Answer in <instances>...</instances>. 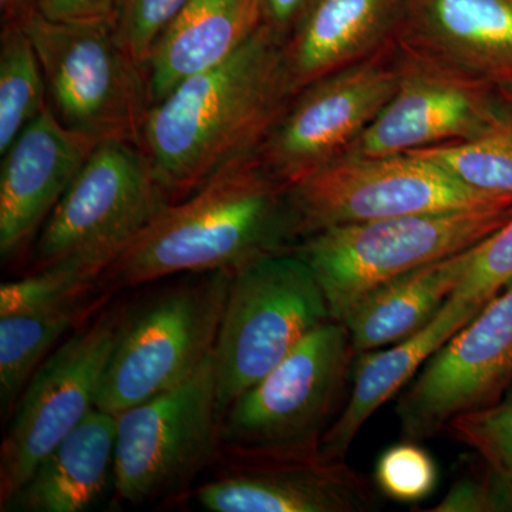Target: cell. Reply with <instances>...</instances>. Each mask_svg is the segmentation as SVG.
I'll use <instances>...</instances> for the list:
<instances>
[{"label":"cell","mask_w":512,"mask_h":512,"mask_svg":"<svg viewBox=\"0 0 512 512\" xmlns=\"http://www.w3.org/2000/svg\"><path fill=\"white\" fill-rule=\"evenodd\" d=\"M285 40L264 22L234 55L148 109L141 148L171 201L255 156L295 97Z\"/></svg>","instance_id":"cell-1"},{"label":"cell","mask_w":512,"mask_h":512,"mask_svg":"<svg viewBox=\"0 0 512 512\" xmlns=\"http://www.w3.org/2000/svg\"><path fill=\"white\" fill-rule=\"evenodd\" d=\"M299 241L288 185L251 156L171 202L101 272L99 291L133 288L184 272L235 271Z\"/></svg>","instance_id":"cell-2"},{"label":"cell","mask_w":512,"mask_h":512,"mask_svg":"<svg viewBox=\"0 0 512 512\" xmlns=\"http://www.w3.org/2000/svg\"><path fill=\"white\" fill-rule=\"evenodd\" d=\"M512 217V201L339 225L293 247L315 272L333 320L387 282L474 247Z\"/></svg>","instance_id":"cell-3"},{"label":"cell","mask_w":512,"mask_h":512,"mask_svg":"<svg viewBox=\"0 0 512 512\" xmlns=\"http://www.w3.org/2000/svg\"><path fill=\"white\" fill-rule=\"evenodd\" d=\"M329 320L318 278L293 248L232 271L214 348L221 419L237 397Z\"/></svg>","instance_id":"cell-4"},{"label":"cell","mask_w":512,"mask_h":512,"mask_svg":"<svg viewBox=\"0 0 512 512\" xmlns=\"http://www.w3.org/2000/svg\"><path fill=\"white\" fill-rule=\"evenodd\" d=\"M171 202L141 146L100 141L40 229L35 271L77 264L101 275Z\"/></svg>","instance_id":"cell-5"},{"label":"cell","mask_w":512,"mask_h":512,"mask_svg":"<svg viewBox=\"0 0 512 512\" xmlns=\"http://www.w3.org/2000/svg\"><path fill=\"white\" fill-rule=\"evenodd\" d=\"M18 20L39 56L57 119L99 143L117 138L141 146L150 109L146 70L120 45L113 20L52 22L35 9Z\"/></svg>","instance_id":"cell-6"},{"label":"cell","mask_w":512,"mask_h":512,"mask_svg":"<svg viewBox=\"0 0 512 512\" xmlns=\"http://www.w3.org/2000/svg\"><path fill=\"white\" fill-rule=\"evenodd\" d=\"M356 353L348 328L329 320L312 330L221 419L225 451L320 447L343 410Z\"/></svg>","instance_id":"cell-7"},{"label":"cell","mask_w":512,"mask_h":512,"mask_svg":"<svg viewBox=\"0 0 512 512\" xmlns=\"http://www.w3.org/2000/svg\"><path fill=\"white\" fill-rule=\"evenodd\" d=\"M232 271L204 274L128 312L96 407L124 412L190 379L214 353Z\"/></svg>","instance_id":"cell-8"},{"label":"cell","mask_w":512,"mask_h":512,"mask_svg":"<svg viewBox=\"0 0 512 512\" xmlns=\"http://www.w3.org/2000/svg\"><path fill=\"white\" fill-rule=\"evenodd\" d=\"M116 419L117 500L141 505L180 494L222 450L214 353L190 379Z\"/></svg>","instance_id":"cell-9"},{"label":"cell","mask_w":512,"mask_h":512,"mask_svg":"<svg viewBox=\"0 0 512 512\" xmlns=\"http://www.w3.org/2000/svg\"><path fill=\"white\" fill-rule=\"evenodd\" d=\"M289 195L301 241L339 225L512 201V195L461 183L439 164L414 154L342 157L291 185Z\"/></svg>","instance_id":"cell-10"},{"label":"cell","mask_w":512,"mask_h":512,"mask_svg":"<svg viewBox=\"0 0 512 512\" xmlns=\"http://www.w3.org/2000/svg\"><path fill=\"white\" fill-rule=\"evenodd\" d=\"M403 74L402 52L390 42L309 84L293 97L255 156L288 187L305 180L349 153L396 96Z\"/></svg>","instance_id":"cell-11"},{"label":"cell","mask_w":512,"mask_h":512,"mask_svg":"<svg viewBox=\"0 0 512 512\" xmlns=\"http://www.w3.org/2000/svg\"><path fill=\"white\" fill-rule=\"evenodd\" d=\"M127 313L119 306L84 323L30 377L0 448V507L96 407Z\"/></svg>","instance_id":"cell-12"},{"label":"cell","mask_w":512,"mask_h":512,"mask_svg":"<svg viewBox=\"0 0 512 512\" xmlns=\"http://www.w3.org/2000/svg\"><path fill=\"white\" fill-rule=\"evenodd\" d=\"M512 390V281L447 340L397 399L404 439H431Z\"/></svg>","instance_id":"cell-13"},{"label":"cell","mask_w":512,"mask_h":512,"mask_svg":"<svg viewBox=\"0 0 512 512\" xmlns=\"http://www.w3.org/2000/svg\"><path fill=\"white\" fill-rule=\"evenodd\" d=\"M224 470L195 490L211 512H369L380 500L346 460L320 447L225 451Z\"/></svg>","instance_id":"cell-14"},{"label":"cell","mask_w":512,"mask_h":512,"mask_svg":"<svg viewBox=\"0 0 512 512\" xmlns=\"http://www.w3.org/2000/svg\"><path fill=\"white\" fill-rule=\"evenodd\" d=\"M403 59L396 96L346 156H394L464 143L484 136L503 119L512 86L483 82L404 55Z\"/></svg>","instance_id":"cell-15"},{"label":"cell","mask_w":512,"mask_h":512,"mask_svg":"<svg viewBox=\"0 0 512 512\" xmlns=\"http://www.w3.org/2000/svg\"><path fill=\"white\" fill-rule=\"evenodd\" d=\"M99 272L77 264L39 269L0 286V407L12 416L37 367L99 291Z\"/></svg>","instance_id":"cell-16"},{"label":"cell","mask_w":512,"mask_h":512,"mask_svg":"<svg viewBox=\"0 0 512 512\" xmlns=\"http://www.w3.org/2000/svg\"><path fill=\"white\" fill-rule=\"evenodd\" d=\"M393 42L414 62L512 86V0H403Z\"/></svg>","instance_id":"cell-17"},{"label":"cell","mask_w":512,"mask_h":512,"mask_svg":"<svg viewBox=\"0 0 512 512\" xmlns=\"http://www.w3.org/2000/svg\"><path fill=\"white\" fill-rule=\"evenodd\" d=\"M99 141L64 126L50 109L23 128L0 170V256L15 258L55 210Z\"/></svg>","instance_id":"cell-18"},{"label":"cell","mask_w":512,"mask_h":512,"mask_svg":"<svg viewBox=\"0 0 512 512\" xmlns=\"http://www.w3.org/2000/svg\"><path fill=\"white\" fill-rule=\"evenodd\" d=\"M403 0H313L285 40L293 96L393 42Z\"/></svg>","instance_id":"cell-19"},{"label":"cell","mask_w":512,"mask_h":512,"mask_svg":"<svg viewBox=\"0 0 512 512\" xmlns=\"http://www.w3.org/2000/svg\"><path fill=\"white\" fill-rule=\"evenodd\" d=\"M483 309V305L453 295L436 318L419 332L394 343L392 348L356 356L349 400L320 441V450L330 458L346 460L366 421L384 403L402 393L427 360Z\"/></svg>","instance_id":"cell-20"},{"label":"cell","mask_w":512,"mask_h":512,"mask_svg":"<svg viewBox=\"0 0 512 512\" xmlns=\"http://www.w3.org/2000/svg\"><path fill=\"white\" fill-rule=\"evenodd\" d=\"M117 419L94 407L33 471L2 511L84 512L114 485Z\"/></svg>","instance_id":"cell-21"},{"label":"cell","mask_w":512,"mask_h":512,"mask_svg":"<svg viewBox=\"0 0 512 512\" xmlns=\"http://www.w3.org/2000/svg\"><path fill=\"white\" fill-rule=\"evenodd\" d=\"M264 22L262 0H188L148 60L150 107L188 77L234 55Z\"/></svg>","instance_id":"cell-22"},{"label":"cell","mask_w":512,"mask_h":512,"mask_svg":"<svg viewBox=\"0 0 512 512\" xmlns=\"http://www.w3.org/2000/svg\"><path fill=\"white\" fill-rule=\"evenodd\" d=\"M467 249L366 295L342 320L356 356L402 342L436 318L466 275Z\"/></svg>","instance_id":"cell-23"},{"label":"cell","mask_w":512,"mask_h":512,"mask_svg":"<svg viewBox=\"0 0 512 512\" xmlns=\"http://www.w3.org/2000/svg\"><path fill=\"white\" fill-rule=\"evenodd\" d=\"M47 106L42 64L22 20H8L0 39V154Z\"/></svg>","instance_id":"cell-24"},{"label":"cell","mask_w":512,"mask_h":512,"mask_svg":"<svg viewBox=\"0 0 512 512\" xmlns=\"http://www.w3.org/2000/svg\"><path fill=\"white\" fill-rule=\"evenodd\" d=\"M406 154L439 164L477 190L512 195V97L503 119L484 136Z\"/></svg>","instance_id":"cell-25"},{"label":"cell","mask_w":512,"mask_h":512,"mask_svg":"<svg viewBox=\"0 0 512 512\" xmlns=\"http://www.w3.org/2000/svg\"><path fill=\"white\" fill-rule=\"evenodd\" d=\"M446 431L512 484V390L494 406L451 420Z\"/></svg>","instance_id":"cell-26"},{"label":"cell","mask_w":512,"mask_h":512,"mask_svg":"<svg viewBox=\"0 0 512 512\" xmlns=\"http://www.w3.org/2000/svg\"><path fill=\"white\" fill-rule=\"evenodd\" d=\"M188 0H117L113 25L127 55L146 70L151 53Z\"/></svg>","instance_id":"cell-27"},{"label":"cell","mask_w":512,"mask_h":512,"mask_svg":"<svg viewBox=\"0 0 512 512\" xmlns=\"http://www.w3.org/2000/svg\"><path fill=\"white\" fill-rule=\"evenodd\" d=\"M466 275L454 295L487 305L512 281V217L467 249Z\"/></svg>","instance_id":"cell-28"},{"label":"cell","mask_w":512,"mask_h":512,"mask_svg":"<svg viewBox=\"0 0 512 512\" xmlns=\"http://www.w3.org/2000/svg\"><path fill=\"white\" fill-rule=\"evenodd\" d=\"M376 481L387 497L413 503L434 490L437 468L426 450L407 440L384 451L376 466Z\"/></svg>","instance_id":"cell-29"},{"label":"cell","mask_w":512,"mask_h":512,"mask_svg":"<svg viewBox=\"0 0 512 512\" xmlns=\"http://www.w3.org/2000/svg\"><path fill=\"white\" fill-rule=\"evenodd\" d=\"M481 471H471L451 485L431 512L512 511V484L483 460Z\"/></svg>","instance_id":"cell-30"},{"label":"cell","mask_w":512,"mask_h":512,"mask_svg":"<svg viewBox=\"0 0 512 512\" xmlns=\"http://www.w3.org/2000/svg\"><path fill=\"white\" fill-rule=\"evenodd\" d=\"M117 0H35L40 16L52 22L90 23L113 20Z\"/></svg>","instance_id":"cell-31"},{"label":"cell","mask_w":512,"mask_h":512,"mask_svg":"<svg viewBox=\"0 0 512 512\" xmlns=\"http://www.w3.org/2000/svg\"><path fill=\"white\" fill-rule=\"evenodd\" d=\"M312 2L313 0H262L265 22L276 32L288 37Z\"/></svg>","instance_id":"cell-32"},{"label":"cell","mask_w":512,"mask_h":512,"mask_svg":"<svg viewBox=\"0 0 512 512\" xmlns=\"http://www.w3.org/2000/svg\"><path fill=\"white\" fill-rule=\"evenodd\" d=\"M2 6L3 18L8 20H18L25 18L26 15L35 8V0H0Z\"/></svg>","instance_id":"cell-33"}]
</instances>
